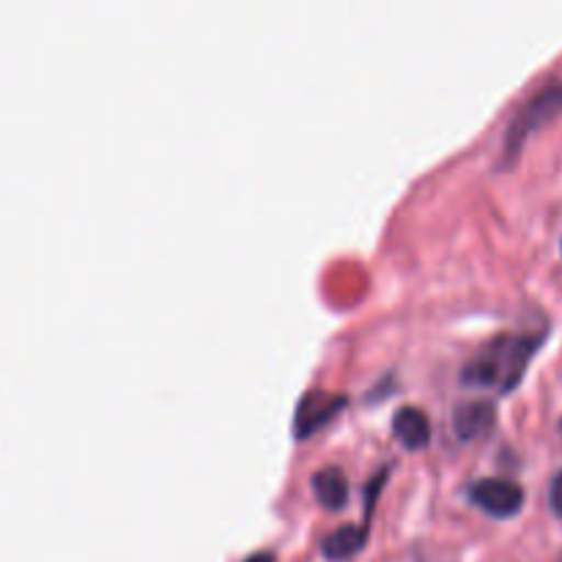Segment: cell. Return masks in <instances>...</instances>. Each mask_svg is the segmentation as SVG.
<instances>
[{"label":"cell","mask_w":562,"mask_h":562,"mask_svg":"<svg viewBox=\"0 0 562 562\" xmlns=\"http://www.w3.org/2000/svg\"><path fill=\"white\" fill-rule=\"evenodd\" d=\"M549 503H552V510L562 519V470L552 481V488H549Z\"/></svg>","instance_id":"cell-9"},{"label":"cell","mask_w":562,"mask_h":562,"mask_svg":"<svg viewBox=\"0 0 562 562\" xmlns=\"http://www.w3.org/2000/svg\"><path fill=\"white\" fill-rule=\"evenodd\" d=\"M470 499L497 519H510L525 505V488L505 477H481L470 486Z\"/></svg>","instance_id":"cell-2"},{"label":"cell","mask_w":562,"mask_h":562,"mask_svg":"<svg viewBox=\"0 0 562 562\" xmlns=\"http://www.w3.org/2000/svg\"><path fill=\"white\" fill-rule=\"evenodd\" d=\"M346 406V398L338 393H322V390H313V393L302 395L300 406L294 412V437L307 439L318 431V428L327 426L335 415Z\"/></svg>","instance_id":"cell-4"},{"label":"cell","mask_w":562,"mask_h":562,"mask_svg":"<svg viewBox=\"0 0 562 562\" xmlns=\"http://www.w3.org/2000/svg\"><path fill=\"white\" fill-rule=\"evenodd\" d=\"M311 486L318 503L329 510H340L346 505V499H349V483H346V475L338 467H324V470H318L313 475Z\"/></svg>","instance_id":"cell-7"},{"label":"cell","mask_w":562,"mask_h":562,"mask_svg":"<svg viewBox=\"0 0 562 562\" xmlns=\"http://www.w3.org/2000/svg\"><path fill=\"white\" fill-rule=\"evenodd\" d=\"M560 431H562V426H560Z\"/></svg>","instance_id":"cell-11"},{"label":"cell","mask_w":562,"mask_h":562,"mask_svg":"<svg viewBox=\"0 0 562 562\" xmlns=\"http://www.w3.org/2000/svg\"><path fill=\"white\" fill-rule=\"evenodd\" d=\"M560 110H562V82H558V86H549L547 91H541L536 99H530V102L521 108L519 119L510 124V132H508L510 157H514L516 148L521 146V140H525L532 130H538V126L547 124L549 119H554Z\"/></svg>","instance_id":"cell-3"},{"label":"cell","mask_w":562,"mask_h":562,"mask_svg":"<svg viewBox=\"0 0 562 562\" xmlns=\"http://www.w3.org/2000/svg\"><path fill=\"white\" fill-rule=\"evenodd\" d=\"M538 344H541V338H530V335H503L494 344H488L475 360L467 362L461 379L470 387L508 393L521 382Z\"/></svg>","instance_id":"cell-1"},{"label":"cell","mask_w":562,"mask_h":562,"mask_svg":"<svg viewBox=\"0 0 562 562\" xmlns=\"http://www.w3.org/2000/svg\"><path fill=\"white\" fill-rule=\"evenodd\" d=\"M393 431L406 450H423L431 442V423H428L426 412L417 406H404L395 412Z\"/></svg>","instance_id":"cell-6"},{"label":"cell","mask_w":562,"mask_h":562,"mask_svg":"<svg viewBox=\"0 0 562 562\" xmlns=\"http://www.w3.org/2000/svg\"><path fill=\"white\" fill-rule=\"evenodd\" d=\"M494 417H497V412H494L492 401H467V404L456 406V434L464 442H472V439L483 437L494 426Z\"/></svg>","instance_id":"cell-5"},{"label":"cell","mask_w":562,"mask_h":562,"mask_svg":"<svg viewBox=\"0 0 562 562\" xmlns=\"http://www.w3.org/2000/svg\"><path fill=\"white\" fill-rule=\"evenodd\" d=\"M250 562H272V558H269V554H258V558H252Z\"/></svg>","instance_id":"cell-10"},{"label":"cell","mask_w":562,"mask_h":562,"mask_svg":"<svg viewBox=\"0 0 562 562\" xmlns=\"http://www.w3.org/2000/svg\"><path fill=\"white\" fill-rule=\"evenodd\" d=\"M368 541V527H340V530L329 532L322 543L324 558L329 560H349L366 547Z\"/></svg>","instance_id":"cell-8"}]
</instances>
